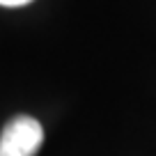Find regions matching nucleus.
Returning <instances> with one entry per match:
<instances>
[{"label": "nucleus", "instance_id": "nucleus-2", "mask_svg": "<svg viewBox=\"0 0 156 156\" xmlns=\"http://www.w3.org/2000/svg\"><path fill=\"white\" fill-rule=\"evenodd\" d=\"M28 2H32V0H0L2 7H23V5H28Z\"/></svg>", "mask_w": 156, "mask_h": 156}, {"label": "nucleus", "instance_id": "nucleus-1", "mask_svg": "<svg viewBox=\"0 0 156 156\" xmlns=\"http://www.w3.org/2000/svg\"><path fill=\"white\" fill-rule=\"evenodd\" d=\"M44 142L41 124L28 115H19L5 124L0 136V156H34Z\"/></svg>", "mask_w": 156, "mask_h": 156}]
</instances>
